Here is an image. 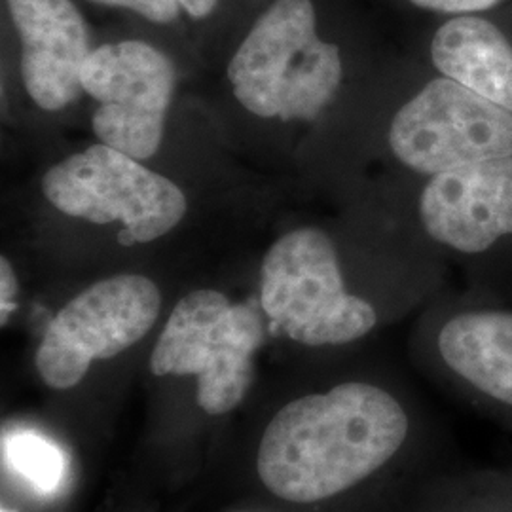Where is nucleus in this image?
<instances>
[{
	"instance_id": "9d476101",
	"label": "nucleus",
	"mask_w": 512,
	"mask_h": 512,
	"mask_svg": "<svg viewBox=\"0 0 512 512\" xmlns=\"http://www.w3.org/2000/svg\"><path fill=\"white\" fill-rule=\"evenodd\" d=\"M425 232L461 253H482L512 234V156L433 175L423 188Z\"/></svg>"
},
{
	"instance_id": "ddd939ff",
	"label": "nucleus",
	"mask_w": 512,
	"mask_h": 512,
	"mask_svg": "<svg viewBox=\"0 0 512 512\" xmlns=\"http://www.w3.org/2000/svg\"><path fill=\"white\" fill-rule=\"evenodd\" d=\"M2 458L10 471L37 494L54 495L67 480L65 452L37 431L6 433L2 437Z\"/></svg>"
},
{
	"instance_id": "f257e3e1",
	"label": "nucleus",
	"mask_w": 512,
	"mask_h": 512,
	"mask_svg": "<svg viewBox=\"0 0 512 512\" xmlns=\"http://www.w3.org/2000/svg\"><path fill=\"white\" fill-rule=\"evenodd\" d=\"M408 418L376 385L349 382L283 406L260 440L256 469L272 494L315 503L384 467L403 446Z\"/></svg>"
},
{
	"instance_id": "423d86ee",
	"label": "nucleus",
	"mask_w": 512,
	"mask_h": 512,
	"mask_svg": "<svg viewBox=\"0 0 512 512\" xmlns=\"http://www.w3.org/2000/svg\"><path fill=\"white\" fill-rule=\"evenodd\" d=\"M162 293L145 275L101 279L55 313L38 344L40 378L54 389L82 382L95 361H107L145 338L158 321Z\"/></svg>"
},
{
	"instance_id": "2eb2a0df",
	"label": "nucleus",
	"mask_w": 512,
	"mask_h": 512,
	"mask_svg": "<svg viewBox=\"0 0 512 512\" xmlns=\"http://www.w3.org/2000/svg\"><path fill=\"white\" fill-rule=\"evenodd\" d=\"M19 279L8 256L0 258V325L6 327L8 319L18 308Z\"/></svg>"
},
{
	"instance_id": "f3484780",
	"label": "nucleus",
	"mask_w": 512,
	"mask_h": 512,
	"mask_svg": "<svg viewBox=\"0 0 512 512\" xmlns=\"http://www.w3.org/2000/svg\"><path fill=\"white\" fill-rule=\"evenodd\" d=\"M183 16L192 19V21H207L213 18L215 12L219 10L220 0H177ZM256 2V0H251Z\"/></svg>"
},
{
	"instance_id": "20e7f679",
	"label": "nucleus",
	"mask_w": 512,
	"mask_h": 512,
	"mask_svg": "<svg viewBox=\"0 0 512 512\" xmlns=\"http://www.w3.org/2000/svg\"><path fill=\"white\" fill-rule=\"evenodd\" d=\"M40 188L46 202L67 217L118 224V241L128 247L164 238L188 213L179 184L103 143L59 160L44 173Z\"/></svg>"
},
{
	"instance_id": "0eeeda50",
	"label": "nucleus",
	"mask_w": 512,
	"mask_h": 512,
	"mask_svg": "<svg viewBox=\"0 0 512 512\" xmlns=\"http://www.w3.org/2000/svg\"><path fill=\"white\" fill-rule=\"evenodd\" d=\"M80 84L95 101L92 128L99 143L141 162L156 156L177 90V69L164 50L143 38L93 46Z\"/></svg>"
},
{
	"instance_id": "1a4fd4ad",
	"label": "nucleus",
	"mask_w": 512,
	"mask_h": 512,
	"mask_svg": "<svg viewBox=\"0 0 512 512\" xmlns=\"http://www.w3.org/2000/svg\"><path fill=\"white\" fill-rule=\"evenodd\" d=\"M4 8L25 92L38 109H69L84 93L80 74L93 50L88 19L74 0H4Z\"/></svg>"
},
{
	"instance_id": "9b49d317",
	"label": "nucleus",
	"mask_w": 512,
	"mask_h": 512,
	"mask_svg": "<svg viewBox=\"0 0 512 512\" xmlns=\"http://www.w3.org/2000/svg\"><path fill=\"white\" fill-rule=\"evenodd\" d=\"M431 59L442 76L512 112V46L486 19L446 21L431 42Z\"/></svg>"
},
{
	"instance_id": "f03ea898",
	"label": "nucleus",
	"mask_w": 512,
	"mask_h": 512,
	"mask_svg": "<svg viewBox=\"0 0 512 512\" xmlns=\"http://www.w3.org/2000/svg\"><path fill=\"white\" fill-rule=\"evenodd\" d=\"M239 105L262 120L313 122L344 80L340 48L321 37L315 0H270L228 61Z\"/></svg>"
},
{
	"instance_id": "dca6fc26",
	"label": "nucleus",
	"mask_w": 512,
	"mask_h": 512,
	"mask_svg": "<svg viewBox=\"0 0 512 512\" xmlns=\"http://www.w3.org/2000/svg\"><path fill=\"white\" fill-rule=\"evenodd\" d=\"M414 6L439 14H469L490 10L503 0H410Z\"/></svg>"
},
{
	"instance_id": "6e6552de",
	"label": "nucleus",
	"mask_w": 512,
	"mask_h": 512,
	"mask_svg": "<svg viewBox=\"0 0 512 512\" xmlns=\"http://www.w3.org/2000/svg\"><path fill=\"white\" fill-rule=\"evenodd\" d=\"M387 139L401 164L433 177L512 156V112L442 76L395 114Z\"/></svg>"
},
{
	"instance_id": "f8f14e48",
	"label": "nucleus",
	"mask_w": 512,
	"mask_h": 512,
	"mask_svg": "<svg viewBox=\"0 0 512 512\" xmlns=\"http://www.w3.org/2000/svg\"><path fill=\"white\" fill-rule=\"evenodd\" d=\"M439 351L463 380L512 404V313H461L440 330Z\"/></svg>"
},
{
	"instance_id": "a211bd4d",
	"label": "nucleus",
	"mask_w": 512,
	"mask_h": 512,
	"mask_svg": "<svg viewBox=\"0 0 512 512\" xmlns=\"http://www.w3.org/2000/svg\"><path fill=\"white\" fill-rule=\"evenodd\" d=\"M2 512H6V511H2Z\"/></svg>"
},
{
	"instance_id": "4468645a",
	"label": "nucleus",
	"mask_w": 512,
	"mask_h": 512,
	"mask_svg": "<svg viewBox=\"0 0 512 512\" xmlns=\"http://www.w3.org/2000/svg\"><path fill=\"white\" fill-rule=\"evenodd\" d=\"M95 6L124 10L145 19L152 25H175L183 18V10L177 0H88Z\"/></svg>"
},
{
	"instance_id": "7ed1b4c3",
	"label": "nucleus",
	"mask_w": 512,
	"mask_h": 512,
	"mask_svg": "<svg viewBox=\"0 0 512 512\" xmlns=\"http://www.w3.org/2000/svg\"><path fill=\"white\" fill-rule=\"evenodd\" d=\"M260 308L275 336L302 346H340L376 327V310L346 291L332 239L319 228H296L262 260Z\"/></svg>"
},
{
	"instance_id": "39448f33",
	"label": "nucleus",
	"mask_w": 512,
	"mask_h": 512,
	"mask_svg": "<svg viewBox=\"0 0 512 512\" xmlns=\"http://www.w3.org/2000/svg\"><path fill=\"white\" fill-rule=\"evenodd\" d=\"M262 310V308H260ZM253 302L200 289L183 296L152 349L154 376H196L203 412L222 416L245 399L266 325Z\"/></svg>"
}]
</instances>
